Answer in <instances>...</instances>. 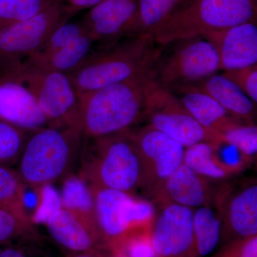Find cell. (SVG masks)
<instances>
[{
  "mask_svg": "<svg viewBox=\"0 0 257 257\" xmlns=\"http://www.w3.org/2000/svg\"><path fill=\"white\" fill-rule=\"evenodd\" d=\"M155 64L123 82L79 95L84 138L127 131L143 117L147 87L155 77Z\"/></svg>",
  "mask_w": 257,
  "mask_h": 257,
  "instance_id": "cell-1",
  "label": "cell"
},
{
  "mask_svg": "<svg viewBox=\"0 0 257 257\" xmlns=\"http://www.w3.org/2000/svg\"><path fill=\"white\" fill-rule=\"evenodd\" d=\"M84 142L78 128L46 126L31 132L15 169L20 182L40 188L63 179L80 158Z\"/></svg>",
  "mask_w": 257,
  "mask_h": 257,
  "instance_id": "cell-2",
  "label": "cell"
},
{
  "mask_svg": "<svg viewBox=\"0 0 257 257\" xmlns=\"http://www.w3.org/2000/svg\"><path fill=\"white\" fill-rule=\"evenodd\" d=\"M128 130L99 138H84L79 177L89 185L130 194L141 188L143 166Z\"/></svg>",
  "mask_w": 257,
  "mask_h": 257,
  "instance_id": "cell-3",
  "label": "cell"
},
{
  "mask_svg": "<svg viewBox=\"0 0 257 257\" xmlns=\"http://www.w3.org/2000/svg\"><path fill=\"white\" fill-rule=\"evenodd\" d=\"M256 18V3L251 0H182L153 32L151 39L160 45H170Z\"/></svg>",
  "mask_w": 257,
  "mask_h": 257,
  "instance_id": "cell-4",
  "label": "cell"
},
{
  "mask_svg": "<svg viewBox=\"0 0 257 257\" xmlns=\"http://www.w3.org/2000/svg\"><path fill=\"white\" fill-rule=\"evenodd\" d=\"M152 39L131 37L92 50L69 74L79 95L126 80L156 62Z\"/></svg>",
  "mask_w": 257,
  "mask_h": 257,
  "instance_id": "cell-5",
  "label": "cell"
},
{
  "mask_svg": "<svg viewBox=\"0 0 257 257\" xmlns=\"http://www.w3.org/2000/svg\"><path fill=\"white\" fill-rule=\"evenodd\" d=\"M11 78L28 88L50 126L82 130L79 95L69 74L24 64Z\"/></svg>",
  "mask_w": 257,
  "mask_h": 257,
  "instance_id": "cell-6",
  "label": "cell"
},
{
  "mask_svg": "<svg viewBox=\"0 0 257 257\" xmlns=\"http://www.w3.org/2000/svg\"><path fill=\"white\" fill-rule=\"evenodd\" d=\"M72 18L65 5L57 2L28 20L0 30V76L13 77L52 32Z\"/></svg>",
  "mask_w": 257,
  "mask_h": 257,
  "instance_id": "cell-7",
  "label": "cell"
},
{
  "mask_svg": "<svg viewBox=\"0 0 257 257\" xmlns=\"http://www.w3.org/2000/svg\"><path fill=\"white\" fill-rule=\"evenodd\" d=\"M143 116L149 125L160 130L185 148L220 140L219 134L204 127L182 105L173 92L152 79L147 87Z\"/></svg>",
  "mask_w": 257,
  "mask_h": 257,
  "instance_id": "cell-8",
  "label": "cell"
},
{
  "mask_svg": "<svg viewBox=\"0 0 257 257\" xmlns=\"http://www.w3.org/2000/svg\"><path fill=\"white\" fill-rule=\"evenodd\" d=\"M177 46L160 62H155V79L171 89L207 78L220 70L215 50L206 39L194 37L176 42Z\"/></svg>",
  "mask_w": 257,
  "mask_h": 257,
  "instance_id": "cell-9",
  "label": "cell"
},
{
  "mask_svg": "<svg viewBox=\"0 0 257 257\" xmlns=\"http://www.w3.org/2000/svg\"><path fill=\"white\" fill-rule=\"evenodd\" d=\"M128 132L143 166L141 188L152 197L166 179L182 165L185 147L149 124Z\"/></svg>",
  "mask_w": 257,
  "mask_h": 257,
  "instance_id": "cell-10",
  "label": "cell"
},
{
  "mask_svg": "<svg viewBox=\"0 0 257 257\" xmlns=\"http://www.w3.org/2000/svg\"><path fill=\"white\" fill-rule=\"evenodd\" d=\"M150 236L157 257H199L193 228L194 209L175 203L157 204Z\"/></svg>",
  "mask_w": 257,
  "mask_h": 257,
  "instance_id": "cell-11",
  "label": "cell"
},
{
  "mask_svg": "<svg viewBox=\"0 0 257 257\" xmlns=\"http://www.w3.org/2000/svg\"><path fill=\"white\" fill-rule=\"evenodd\" d=\"M220 189V188H219ZM212 205L220 214L221 236L230 241L257 235V184L255 179L221 187Z\"/></svg>",
  "mask_w": 257,
  "mask_h": 257,
  "instance_id": "cell-12",
  "label": "cell"
},
{
  "mask_svg": "<svg viewBox=\"0 0 257 257\" xmlns=\"http://www.w3.org/2000/svg\"><path fill=\"white\" fill-rule=\"evenodd\" d=\"M96 226L104 248L114 250L133 231L135 196L114 189L89 185Z\"/></svg>",
  "mask_w": 257,
  "mask_h": 257,
  "instance_id": "cell-13",
  "label": "cell"
},
{
  "mask_svg": "<svg viewBox=\"0 0 257 257\" xmlns=\"http://www.w3.org/2000/svg\"><path fill=\"white\" fill-rule=\"evenodd\" d=\"M138 0H104L82 19L96 43L108 46L130 38Z\"/></svg>",
  "mask_w": 257,
  "mask_h": 257,
  "instance_id": "cell-14",
  "label": "cell"
},
{
  "mask_svg": "<svg viewBox=\"0 0 257 257\" xmlns=\"http://www.w3.org/2000/svg\"><path fill=\"white\" fill-rule=\"evenodd\" d=\"M204 39L214 47L220 70H234L257 64L256 20L211 32Z\"/></svg>",
  "mask_w": 257,
  "mask_h": 257,
  "instance_id": "cell-15",
  "label": "cell"
},
{
  "mask_svg": "<svg viewBox=\"0 0 257 257\" xmlns=\"http://www.w3.org/2000/svg\"><path fill=\"white\" fill-rule=\"evenodd\" d=\"M43 224L51 240L65 254L104 248L95 226L62 206L51 212Z\"/></svg>",
  "mask_w": 257,
  "mask_h": 257,
  "instance_id": "cell-16",
  "label": "cell"
},
{
  "mask_svg": "<svg viewBox=\"0 0 257 257\" xmlns=\"http://www.w3.org/2000/svg\"><path fill=\"white\" fill-rule=\"evenodd\" d=\"M209 182L182 164L152 197L157 204L175 203L193 209L212 205L215 192Z\"/></svg>",
  "mask_w": 257,
  "mask_h": 257,
  "instance_id": "cell-17",
  "label": "cell"
},
{
  "mask_svg": "<svg viewBox=\"0 0 257 257\" xmlns=\"http://www.w3.org/2000/svg\"><path fill=\"white\" fill-rule=\"evenodd\" d=\"M0 119L30 132L50 126L28 88L3 76H0Z\"/></svg>",
  "mask_w": 257,
  "mask_h": 257,
  "instance_id": "cell-18",
  "label": "cell"
},
{
  "mask_svg": "<svg viewBox=\"0 0 257 257\" xmlns=\"http://www.w3.org/2000/svg\"><path fill=\"white\" fill-rule=\"evenodd\" d=\"M172 89L180 93L178 97L182 105L204 127L219 135L242 123L249 122L226 110L210 96L187 86ZM252 123V122H250Z\"/></svg>",
  "mask_w": 257,
  "mask_h": 257,
  "instance_id": "cell-19",
  "label": "cell"
},
{
  "mask_svg": "<svg viewBox=\"0 0 257 257\" xmlns=\"http://www.w3.org/2000/svg\"><path fill=\"white\" fill-rule=\"evenodd\" d=\"M182 86L207 94L231 114L254 123L255 103L222 74L216 73L199 82Z\"/></svg>",
  "mask_w": 257,
  "mask_h": 257,
  "instance_id": "cell-20",
  "label": "cell"
},
{
  "mask_svg": "<svg viewBox=\"0 0 257 257\" xmlns=\"http://www.w3.org/2000/svg\"><path fill=\"white\" fill-rule=\"evenodd\" d=\"M95 43L88 32L50 54L32 55L24 64L69 75L86 60Z\"/></svg>",
  "mask_w": 257,
  "mask_h": 257,
  "instance_id": "cell-21",
  "label": "cell"
},
{
  "mask_svg": "<svg viewBox=\"0 0 257 257\" xmlns=\"http://www.w3.org/2000/svg\"><path fill=\"white\" fill-rule=\"evenodd\" d=\"M45 243L28 213L0 208V248Z\"/></svg>",
  "mask_w": 257,
  "mask_h": 257,
  "instance_id": "cell-22",
  "label": "cell"
},
{
  "mask_svg": "<svg viewBox=\"0 0 257 257\" xmlns=\"http://www.w3.org/2000/svg\"><path fill=\"white\" fill-rule=\"evenodd\" d=\"M62 180L63 184L60 196L61 206L73 211L97 229L94 199L89 184L82 177L72 172Z\"/></svg>",
  "mask_w": 257,
  "mask_h": 257,
  "instance_id": "cell-23",
  "label": "cell"
},
{
  "mask_svg": "<svg viewBox=\"0 0 257 257\" xmlns=\"http://www.w3.org/2000/svg\"><path fill=\"white\" fill-rule=\"evenodd\" d=\"M193 228L199 257L210 254L221 237L222 224L219 211L212 205L196 208L193 213Z\"/></svg>",
  "mask_w": 257,
  "mask_h": 257,
  "instance_id": "cell-24",
  "label": "cell"
},
{
  "mask_svg": "<svg viewBox=\"0 0 257 257\" xmlns=\"http://www.w3.org/2000/svg\"><path fill=\"white\" fill-rule=\"evenodd\" d=\"M182 0H138V11L132 28L131 37L151 39L152 34Z\"/></svg>",
  "mask_w": 257,
  "mask_h": 257,
  "instance_id": "cell-25",
  "label": "cell"
},
{
  "mask_svg": "<svg viewBox=\"0 0 257 257\" xmlns=\"http://www.w3.org/2000/svg\"><path fill=\"white\" fill-rule=\"evenodd\" d=\"M183 165L210 181L226 180L231 175L216 160L211 143H201L184 150Z\"/></svg>",
  "mask_w": 257,
  "mask_h": 257,
  "instance_id": "cell-26",
  "label": "cell"
},
{
  "mask_svg": "<svg viewBox=\"0 0 257 257\" xmlns=\"http://www.w3.org/2000/svg\"><path fill=\"white\" fill-rule=\"evenodd\" d=\"M31 132L0 119V166H16Z\"/></svg>",
  "mask_w": 257,
  "mask_h": 257,
  "instance_id": "cell-27",
  "label": "cell"
},
{
  "mask_svg": "<svg viewBox=\"0 0 257 257\" xmlns=\"http://www.w3.org/2000/svg\"><path fill=\"white\" fill-rule=\"evenodd\" d=\"M59 0H0V30L32 18Z\"/></svg>",
  "mask_w": 257,
  "mask_h": 257,
  "instance_id": "cell-28",
  "label": "cell"
},
{
  "mask_svg": "<svg viewBox=\"0 0 257 257\" xmlns=\"http://www.w3.org/2000/svg\"><path fill=\"white\" fill-rule=\"evenodd\" d=\"M25 187L15 169L0 166V208L27 213L24 203Z\"/></svg>",
  "mask_w": 257,
  "mask_h": 257,
  "instance_id": "cell-29",
  "label": "cell"
},
{
  "mask_svg": "<svg viewBox=\"0 0 257 257\" xmlns=\"http://www.w3.org/2000/svg\"><path fill=\"white\" fill-rule=\"evenodd\" d=\"M211 143L216 160L231 177L246 170L253 162V160L243 155L237 147L226 143L222 139Z\"/></svg>",
  "mask_w": 257,
  "mask_h": 257,
  "instance_id": "cell-30",
  "label": "cell"
},
{
  "mask_svg": "<svg viewBox=\"0 0 257 257\" xmlns=\"http://www.w3.org/2000/svg\"><path fill=\"white\" fill-rule=\"evenodd\" d=\"M221 139L237 147L243 155L254 160L257 152V127L254 123L236 125L221 134Z\"/></svg>",
  "mask_w": 257,
  "mask_h": 257,
  "instance_id": "cell-31",
  "label": "cell"
},
{
  "mask_svg": "<svg viewBox=\"0 0 257 257\" xmlns=\"http://www.w3.org/2000/svg\"><path fill=\"white\" fill-rule=\"evenodd\" d=\"M125 257H157L150 236V230H135L116 248Z\"/></svg>",
  "mask_w": 257,
  "mask_h": 257,
  "instance_id": "cell-32",
  "label": "cell"
},
{
  "mask_svg": "<svg viewBox=\"0 0 257 257\" xmlns=\"http://www.w3.org/2000/svg\"><path fill=\"white\" fill-rule=\"evenodd\" d=\"M222 74L256 104L257 64L234 70L226 71Z\"/></svg>",
  "mask_w": 257,
  "mask_h": 257,
  "instance_id": "cell-33",
  "label": "cell"
},
{
  "mask_svg": "<svg viewBox=\"0 0 257 257\" xmlns=\"http://www.w3.org/2000/svg\"><path fill=\"white\" fill-rule=\"evenodd\" d=\"M215 257H257V235L231 240Z\"/></svg>",
  "mask_w": 257,
  "mask_h": 257,
  "instance_id": "cell-34",
  "label": "cell"
},
{
  "mask_svg": "<svg viewBox=\"0 0 257 257\" xmlns=\"http://www.w3.org/2000/svg\"><path fill=\"white\" fill-rule=\"evenodd\" d=\"M44 246L42 243L0 248V257H49Z\"/></svg>",
  "mask_w": 257,
  "mask_h": 257,
  "instance_id": "cell-35",
  "label": "cell"
},
{
  "mask_svg": "<svg viewBox=\"0 0 257 257\" xmlns=\"http://www.w3.org/2000/svg\"><path fill=\"white\" fill-rule=\"evenodd\" d=\"M103 1L104 0H68L64 5L69 14L73 17L79 12L90 9Z\"/></svg>",
  "mask_w": 257,
  "mask_h": 257,
  "instance_id": "cell-36",
  "label": "cell"
},
{
  "mask_svg": "<svg viewBox=\"0 0 257 257\" xmlns=\"http://www.w3.org/2000/svg\"><path fill=\"white\" fill-rule=\"evenodd\" d=\"M107 250L106 248H95L82 252L68 253L64 257H106Z\"/></svg>",
  "mask_w": 257,
  "mask_h": 257,
  "instance_id": "cell-37",
  "label": "cell"
},
{
  "mask_svg": "<svg viewBox=\"0 0 257 257\" xmlns=\"http://www.w3.org/2000/svg\"><path fill=\"white\" fill-rule=\"evenodd\" d=\"M106 257H125L119 251H116V250H107V255Z\"/></svg>",
  "mask_w": 257,
  "mask_h": 257,
  "instance_id": "cell-38",
  "label": "cell"
},
{
  "mask_svg": "<svg viewBox=\"0 0 257 257\" xmlns=\"http://www.w3.org/2000/svg\"><path fill=\"white\" fill-rule=\"evenodd\" d=\"M59 1L61 2V3H62V1L67 2V1H68V0H59Z\"/></svg>",
  "mask_w": 257,
  "mask_h": 257,
  "instance_id": "cell-39",
  "label": "cell"
},
{
  "mask_svg": "<svg viewBox=\"0 0 257 257\" xmlns=\"http://www.w3.org/2000/svg\"><path fill=\"white\" fill-rule=\"evenodd\" d=\"M251 1H252L253 3H256V0H251Z\"/></svg>",
  "mask_w": 257,
  "mask_h": 257,
  "instance_id": "cell-40",
  "label": "cell"
}]
</instances>
